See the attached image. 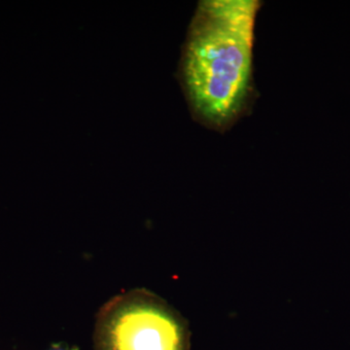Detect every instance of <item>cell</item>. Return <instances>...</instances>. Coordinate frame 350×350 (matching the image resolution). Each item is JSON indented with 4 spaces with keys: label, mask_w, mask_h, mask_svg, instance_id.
<instances>
[{
    "label": "cell",
    "mask_w": 350,
    "mask_h": 350,
    "mask_svg": "<svg viewBox=\"0 0 350 350\" xmlns=\"http://www.w3.org/2000/svg\"><path fill=\"white\" fill-rule=\"evenodd\" d=\"M254 0H211L199 6L186 45L183 75L189 100L200 118L223 128L250 96Z\"/></svg>",
    "instance_id": "cell-1"
},
{
    "label": "cell",
    "mask_w": 350,
    "mask_h": 350,
    "mask_svg": "<svg viewBox=\"0 0 350 350\" xmlns=\"http://www.w3.org/2000/svg\"><path fill=\"white\" fill-rule=\"evenodd\" d=\"M93 338L94 350H190L187 321L144 288L117 295L101 306Z\"/></svg>",
    "instance_id": "cell-2"
},
{
    "label": "cell",
    "mask_w": 350,
    "mask_h": 350,
    "mask_svg": "<svg viewBox=\"0 0 350 350\" xmlns=\"http://www.w3.org/2000/svg\"><path fill=\"white\" fill-rule=\"evenodd\" d=\"M47 350H76L72 347H69L68 345L64 344V342H56L51 345L49 349Z\"/></svg>",
    "instance_id": "cell-3"
}]
</instances>
